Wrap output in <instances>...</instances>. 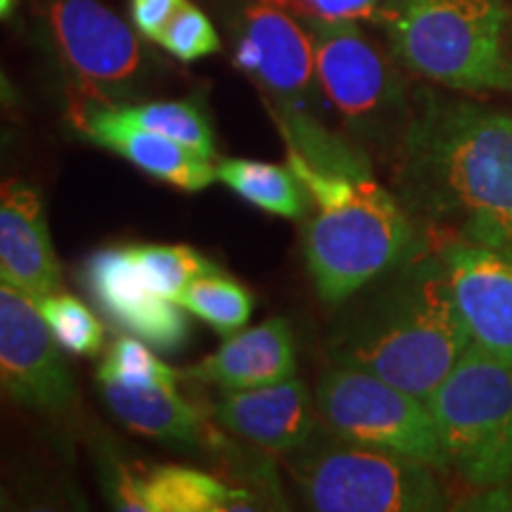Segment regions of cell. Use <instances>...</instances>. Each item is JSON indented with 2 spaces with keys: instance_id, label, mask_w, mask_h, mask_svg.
Returning <instances> with one entry per match:
<instances>
[{
  "instance_id": "6da1fadb",
  "label": "cell",
  "mask_w": 512,
  "mask_h": 512,
  "mask_svg": "<svg viewBox=\"0 0 512 512\" xmlns=\"http://www.w3.org/2000/svg\"><path fill=\"white\" fill-rule=\"evenodd\" d=\"M287 166L311 202L304 254L320 299L342 304L415 252L403 204L370 176L354 147L316 117H275Z\"/></svg>"
},
{
  "instance_id": "7a4b0ae2",
  "label": "cell",
  "mask_w": 512,
  "mask_h": 512,
  "mask_svg": "<svg viewBox=\"0 0 512 512\" xmlns=\"http://www.w3.org/2000/svg\"><path fill=\"white\" fill-rule=\"evenodd\" d=\"M401 150L406 207L458 242L512 249V112L430 98Z\"/></svg>"
},
{
  "instance_id": "3957f363",
  "label": "cell",
  "mask_w": 512,
  "mask_h": 512,
  "mask_svg": "<svg viewBox=\"0 0 512 512\" xmlns=\"http://www.w3.org/2000/svg\"><path fill=\"white\" fill-rule=\"evenodd\" d=\"M342 304L349 306L330 330L332 361L425 401L470 347L444 259L425 247Z\"/></svg>"
},
{
  "instance_id": "277c9868",
  "label": "cell",
  "mask_w": 512,
  "mask_h": 512,
  "mask_svg": "<svg viewBox=\"0 0 512 512\" xmlns=\"http://www.w3.org/2000/svg\"><path fill=\"white\" fill-rule=\"evenodd\" d=\"M377 22L396 60L465 93H512L505 0H382Z\"/></svg>"
},
{
  "instance_id": "5b68a950",
  "label": "cell",
  "mask_w": 512,
  "mask_h": 512,
  "mask_svg": "<svg viewBox=\"0 0 512 512\" xmlns=\"http://www.w3.org/2000/svg\"><path fill=\"white\" fill-rule=\"evenodd\" d=\"M446 470L475 489L512 477V366L467 347L427 396Z\"/></svg>"
},
{
  "instance_id": "8992f818",
  "label": "cell",
  "mask_w": 512,
  "mask_h": 512,
  "mask_svg": "<svg viewBox=\"0 0 512 512\" xmlns=\"http://www.w3.org/2000/svg\"><path fill=\"white\" fill-rule=\"evenodd\" d=\"M311 36L320 91L356 140L403 145L413 112L399 69L349 19L299 17Z\"/></svg>"
},
{
  "instance_id": "52a82bcc",
  "label": "cell",
  "mask_w": 512,
  "mask_h": 512,
  "mask_svg": "<svg viewBox=\"0 0 512 512\" xmlns=\"http://www.w3.org/2000/svg\"><path fill=\"white\" fill-rule=\"evenodd\" d=\"M292 472L306 503L320 512H432L446 508L434 467L420 460L351 444H304Z\"/></svg>"
},
{
  "instance_id": "ba28073f",
  "label": "cell",
  "mask_w": 512,
  "mask_h": 512,
  "mask_svg": "<svg viewBox=\"0 0 512 512\" xmlns=\"http://www.w3.org/2000/svg\"><path fill=\"white\" fill-rule=\"evenodd\" d=\"M316 408L339 439L446 470L427 401L368 370L337 363L325 370L316 387Z\"/></svg>"
},
{
  "instance_id": "9c48e42d",
  "label": "cell",
  "mask_w": 512,
  "mask_h": 512,
  "mask_svg": "<svg viewBox=\"0 0 512 512\" xmlns=\"http://www.w3.org/2000/svg\"><path fill=\"white\" fill-rule=\"evenodd\" d=\"M46 27L64 67L95 98L126 95L143 79L136 31L98 0H50Z\"/></svg>"
},
{
  "instance_id": "30bf717a",
  "label": "cell",
  "mask_w": 512,
  "mask_h": 512,
  "mask_svg": "<svg viewBox=\"0 0 512 512\" xmlns=\"http://www.w3.org/2000/svg\"><path fill=\"white\" fill-rule=\"evenodd\" d=\"M235 64L271 95L275 114L313 117L323 91L311 36L299 17L268 3L247 5L235 38Z\"/></svg>"
},
{
  "instance_id": "8fae6325",
  "label": "cell",
  "mask_w": 512,
  "mask_h": 512,
  "mask_svg": "<svg viewBox=\"0 0 512 512\" xmlns=\"http://www.w3.org/2000/svg\"><path fill=\"white\" fill-rule=\"evenodd\" d=\"M36 302L17 287H0V377L22 406L41 413H67L76 384Z\"/></svg>"
},
{
  "instance_id": "7c38bea8",
  "label": "cell",
  "mask_w": 512,
  "mask_h": 512,
  "mask_svg": "<svg viewBox=\"0 0 512 512\" xmlns=\"http://www.w3.org/2000/svg\"><path fill=\"white\" fill-rule=\"evenodd\" d=\"M441 259L470 347L512 366V249L456 240Z\"/></svg>"
},
{
  "instance_id": "4fadbf2b",
  "label": "cell",
  "mask_w": 512,
  "mask_h": 512,
  "mask_svg": "<svg viewBox=\"0 0 512 512\" xmlns=\"http://www.w3.org/2000/svg\"><path fill=\"white\" fill-rule=\"evenodd\" d=\"M83 280L102 313L117 328L140 337L157 351L174 354L188 339L185 309L145 283L128 247L95 252L86 261Z\"/></svg>"
},
{
  "instance_id": "5bb4252c",
  "label": "cell",
  "mask_w": 512,
  "mask_h": 512,
  "mask_svg": "<svg viewBox=\"0 0 512 512\" xmlns=\"http://www.w3.org/2000/svg\"><path fill=\"white\" fill-rule=\"evenodd\" d=\"M221 427L275 453H294L318 430V408L297 377L254 389H223L214 403Z\"/></svg>"
},
{
  "instance_id": "9a60e30c",
  "label": "cell",
  "mask_w": 512,
  "mask_h": 512,
  "mask_svg": "<svg viewBox=\"0 0 512 512\" xmlns=\"http://www.w3.org/2000/svg\"><path fill=\"white\" fill-rule=\"evenodd\" d=\"M0 275L31 299L60 287V266L50 240L46 209L27 181H5L0 190Z\"/></svg>"
},
{
  "instance_id": "2e32d148",
  "label": "cell",
  "mask_w": 512,
  "mask_h": 512,
  "mask_svg": "<svg viewBox=\"0 0 512 512\" xmlns=\"http://www.w3.org/2000/svg\"><path fill=\"white\" fill-rule=\"evenodd\" d=\"M83 128L95 143L128 159L147 176L174 185L185 192L209 188L216 178L214 159L190 150L188 145L133 124L114 105L88 107L83 112Z\"/></svg>"
},
{
  "instance_id": "e0dca14e",
  "label": "cell",
  "mask_w": 512,
  "mask_h": 512,
  "mask_svg": "<svg viewBox=\"0 0 512 512\" xmlns=\"http://www.w3.org/2000/svg\"><path fill=\"white\" fill-rule=\"evenodd\" d=\"M297 351L285 318H271L256 328L226 337L219 351L204 358L190 375L221 389H254L294 377Z\"/></svg>"
},
{
  "instance_id": "ac0fdd59",
  "label": "cell",
  "mask_w": 512,
  "mask_h": 512,
  "mask_svg": "<svg viewBox=\"0 0 512 512\" xmlns=\"http://www.w3.org/2000/svg\"><path fill=\"white\" fill-rule=\"evenodd\" d=\"M100 392L110 411L143 437L174 446H197L202 441V413L185 401L176 387H126L100 382Z\"/></svg>"
},
{
  "instance_id": "d6986e66",
  "label": "cell",
  "mask_w": 512,
  "mask_h": 512,
  "mask_svg": "<svg viewBox=\"0 0 512 512\" xmlns=\"http://www.w3.org/2000/svg\"><path fill=\"white\" fill-rule=\"evenodd\" d=\"M145 512H230L256 510L245 489H233L207 472L181 465H159L140 475Z\"/></svg>"
},
{
  "instance_id": "ffe728a7",
  "label": "cell",
  "mask_w": 512,
  "mask_h": 512,
  "mask_svg": "<svg viewBox=\"0 0 512 512\" xmlns=\"http://www.w3.org/2000/svg\"><path fill=\"white\" fill-rule=\"evenodd\" d=\"M216 178L238 192L242 200L285 219H302L309 202L290 166L256 159H223L216 164Z\"/></svg>"
},
{
  "instance_id": "44dd1931",
  "label": "cell",
  "mask_w": 512,
  "mask_h": 512,
  "mask_svg": "<svg viewBox=\"0 0 512 512\" xmlns=\"http://www.w3.org/2000/svg\"><path fill=\"white\" fill-rule=\"evenodd\" d=\"M178 304L192 316L202 318L219 335L230 337L245 328L252 316V297L240 283L223 273H209L192 280Z\"/></svg>"
},
{
  "instance_id": "7402d4cb",
  "label": "cell",
  "mask_w": 512,
  "mask_h": 512,
  "mask_svg": "<svg viewBox=\"0 0 512 512\" xmlns=\"http://www.w3.org/2000/svg\"><path fill=\"white\" fill-rule=\"evenodd\" d=\"M128 249L145 283L171 302L181 299L192 280L219 271L200 252L185 245H136Z\"/></svg>"
},
{
  "instance_id": "603a6c76",
  "label": "cell",
  "mask_w": 512,
  "mask_h": 512,
  "mask_svg": "<svg viewBox=\"0 0 512 512\" xmlns=\"http://www.w3.org/2000/svg\"><path fill=\"white\" fill-rule=\"evenodd\" d=\"M117 110L124 114L133 124L150 128V131L162 133V136L176 140V143L188 145L190 150L200 152V155L214 159V133L207 117H204L200 107L188 100H159L147 102V105L119 107ZM216 162V159H214Z\"/></svg>"
},
{
  "instance_id": "cb8c5ba5",
  "label": "cell",
  "mask_w": 512,
  "mask_h": 512,
  "mask_svg": "<svg viewBox=\"0 0 512 512\" xmlns=\"http://www.w3.org/2000/svg\"><path fill=\"white\" fill-rule=\"evenodd\" d=\"M43 320L48 323L62 349L76 356H98L105 342V330L81 299L72 294L53 292L34 299Z\"/></svg>"
},
{
  "instance_id": "d4e9b609",
  "label": "cell",
  "mask_w": 512,
  "mask_h": 512,
  "mask_svg": "<svg viewBox=\"0 0 512 512\" xmlns=\"http://www.w3.org/2000/svg\"><path fill=\"white\" fill-rule=\"evenodd\" d=\"M98 382H117L126 387H176L178 373L169 368L147 342L133 337H119L107 351L98 368Z\"/></svg>"
},
{
  "instance_id": "484cf974",
  "label": "cell",
  "mask_w": 512,
  "mask_h": 512,
  "mask_svg": "<svg viewBox=\"0 0 512 512\" xmlns=\"http://www.w3.org/2000/svg\"><path fill=\"white\" fill-rule=\"evenodd\" d=\"M159 46L181 62H195L214 55L221 48V41L209 17L185 0L183 8L176 12L169 27L164 29Z\"/></svg>"
},
{
  "instance_id": "4316f807",
  "label": "cell",
  "mask_w": 512,
  "mask_h": 512,
  "mask_svg": "<svg viewBox=\"0 0 512 512\" xmlns=\"http://www.w3.org/2000/svg\"><path fill=\"white\" fill-rule=\"evenodd\" d=\"M273 8L290 10L294 17H320V19H377L382 0H264Z\"/></svg>"
},
{
  "instance_id": "83f0119b",
  "label": "cell",
  "mask_w": 512,
  "mask_h": 512,
  "mask_svg": "<svg viewBox=\"0 0 512 512\" xmlns=\"http://www.w3.org/2000/svg\"><path fill=\"white\" fill-rule=\"evenodd\" d=\"M185 5V0H131L133 27L147 41L159 43L164 29L169 27L176 12Z\"/></svg>"
},
{
  "instance_id": "f1b7e54d",
  "label": "cell",
  "mask_w": 512,
  "mask_h": 512,
  "mask_svg": "<svg viewBox=\"0 0 512 512\" xmlns=\"http://www.w3.org/2000/svg\"><path fill=\"white\" fill-rule=\"evenodd\" d=\"M460 508L484 512H512V479H508L505 484L491 486V489H477V494L465 498Z\"/></svg>"
},
{
  "instance_id": "f546056e",
  "label": "cell",
  "mask_w": 512,
  "mask_h": 512,
  "mask_svg": "<svg viewBox=\"0 0 512 512\" xmlns=\"http://www.w3.org/2000/svg\"><path fill=\"white\" fill-rule=\"evenodd\" d=\"M12 10H15V0H0V15H3V19H8Z\"/></svg>"
},
{
  "instance_id": "4dcf8cb0",
  "label": "cell",
  "mask_w": 512,
  "mask_h": 512,
  "mask_svg": "<svg viewBox=\"0 0 512 512\" xmlns=\"http://www.w3.org/2000/svg\"><path fill=\"white\" fill-rule=\"evenodd\" d=\"M510 479H512V477H510Z\"/></svg>"
}]
</instances>
